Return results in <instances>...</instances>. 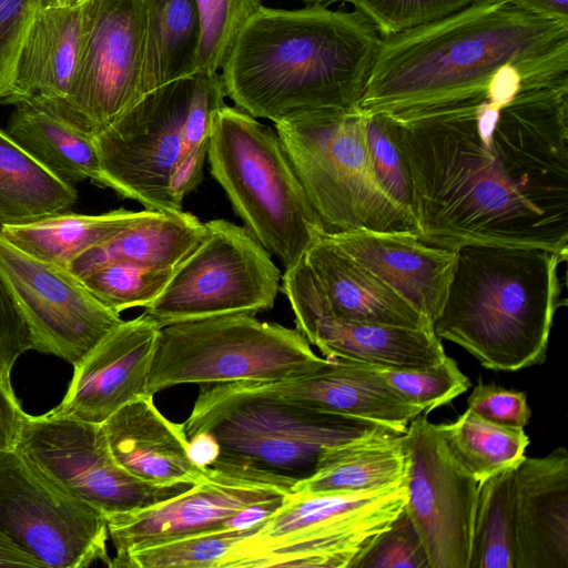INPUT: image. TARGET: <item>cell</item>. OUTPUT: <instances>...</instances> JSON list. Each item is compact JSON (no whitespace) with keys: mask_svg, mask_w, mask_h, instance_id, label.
I'll return each mask as SVG.
<instances>
[{"mask_svg":"<svg viewBox=\"0 0 568 568\" xmlns=\"http://www.w3.org/2000/svg\"><path fill=\"white\" fill-rule=\"evenodd\" d=\"M415 233L568 253V83L392 115Z\"/></svg>","mask_w":568,"mask_h":568,"instance_id":"obj_1","label":"cell"},{"mask_svg":"<svg viewBox=\"0 0 568 568\" xmlns=\"http://www.w3.org/2000/svg\"><path fill=\"white\" fill-rule=\"evenodd\" d=\"M568 83V22L475 0L382 38L358 109L405 115Z\"/></svg>","mask_w":568,"mask_h":568,"instance_id":"obj_2","label":"cell"},{"mask_svg":"<svg viewBox=\"0 0 568 568\" xmlns=\"http://www.w3.org/2000/svg\"><path fill=\"white\" fill-rule=\"evenodd\" d=\"M381 40L356 10L263 6L221 69L225 95L274 123L303 112L358 109Z\"/></svg>","mask_w":568,"mask_h":568,"instance_id":"obj_3","label":"cell"},{"mask_svg":"<svg viewBox=\"0 0 568 568\" xmlns=\"http://www.w3.org/2000/svg\"><path fill=\"white\" fill-rule=\"evenodd\" d=\"M565 261L537 247L459 246L434 333L488 369L515 372L542 364L560 306L558 270Z\"/></svg>","mask_w":568,"mask_h":568,"instance_id":"obj_4","label":"cell"},{"mask_svg":"<svg viewBox=\"0 0 568 568\" xmlns=\"http://www.w3.org/2000/svg\"><path fill=\"white\" fill-rule=\"evenodd\" d=\"M183 426L187 437L204 434L213 442L207 474L290 493L315 473L325 447L381 425L320 412L241 382L201 385Z\"/></svg>","mask_w":568,"mask_h":568,"instance_id":"obj_5","label":"cell"},{"mask_svg":"<svg viewBox=\"0 0 568 568\" xmlns=\"http://www.w3.org/2000/svg\"><path fill=\"white\" fill-rule=\"evenodd\" d=\"M220 73L195 72L140 99L94 138L102 186L144 210L179 212L171 178L180 159L210 140L214 113L225 105Z\"/></svg>","mask_w":568,"mask_h":568,"instance_id":"obj_6","label":"cell"},{"mask_svg":"<svg viewBox=\"0 0 568 568\" xmlns=\"http://www.w3.org/2000/svg\"><path fill=\"white\" fill-rule=\"evenodd\" d=\"M207 159L245 227L285 270L296 265L325 229L275 126L225 104L212 119Z\"/></svg>","mask_w":568,"mask_h":568,"instance_id":"obj_7","label":"cell"},{"mask_svg":"<svg viewBox=\"0 0 568 568\" xmlns=\"http://www.w3.org/2000/svg\"><path fill=\"white\" fill-rule=\"evenodd\" d=\"M274 126L326 233L358 229L415 232L413 216L375 175L363 111L303 112Z\"/></svg>","mask_w":568,"mask_h":568,"instance_id":"obj_8","label":"cell"},{"mask_svg":"<svg viewBox=\"0 0 568 568\" xmlns=\"http://www.w3.org/2000/svg\"><path fill=\"white\" fill-rule=\"evenodd\" d=\"M406 501L405 481L359 493H287L219 568H355Z\"/></svg>","mask_w":568,"mask_h":568,"instance_id":"obj_9","label":"cell"},{"mask_svg":"<svg viewBox=\"0 0 568 568\" xmlns=\"http://www.w3.org/2000/svg\"><path fill=\"white\" fill-rule=\"evenodd\" d=\"M327 363L296 329L233 314L160 329L148 394L184 384L276 382L313 373Z\"/></svg>","mask_w":568,"mask_h":568,"instance_id":"obj_10","label":"cell"},{"mask_svg":"<svg viewBox=\"0 0 568 568\" xmlns=\"http://www.w3.org/2000/svg\"><path fill=\"white\" fill-rule=\"evenodd\" d=\"M201 243L174 268L143 314L160 328L215 316L256 315L273 307L282 274L245 226L205 223Z\"/></svg>","mask_w":568,"mask_h":568,"instance_id":"obj_11","label":"cell"},{"mask_svg":"<svg viewBox=\"0 0 568 568\" xmlns=\"http://www.w3.org/2000/svg\"><path fill=\"white\" fill-rule=\"evenodd\" d=\"M0 531L42 567H108L105 516L61 490L14 448L0 453Z\"/></svg>","mask_w":568,"mask_h":568,"instance_id":"obj_12","label":"cell"},{"mask_svg":"<svg viewBox=\"0 0 568 568\" xmlns=\"http://www.w3.org/2000/svg\"><path fill=\"white\" fill-rule=\"evenodd\" d=\"M79 60L68 97L52 114L88 135L143 98V0H87Z\"/></svg>","mask_w":568,"mask_h":568,"instance_id":"obj_13","label":"cell"},{"mask_svg":"<svg viewBox=\"0 0 568 568\" xmlns=\"http://www.w3.org/2000/svg\"><path fill=\"white\" fill-rule=\"evenodd\" d=\"M13 448L105 518L150 507L190 487L154 485L130 475L113 458L101 424L26 414Z\"/></svg>","mask_w":568,"mask_h":568,"instance_id":"obj_14","label":"cell"},{"mask_svg":"<svg viewBox=\"0 0 568 568\" xmlns=\"http://www.w3.org/2000/svg\"><path fill=\"white\" fill-rule=\"evenodd\" d=\"M419 414L404 433L405 510L430 568H469L478 481L456 458L436 424Z\"/></svg>","mask_w":568,"mask_h":568,"instance_id":"obj_15","label":"cell"},{"mask_svg":"<svg viewBox=\"0 0 568 568\" xmlns=\"http://www.w3.org/2000/svg\"><path fill=\"white\" fill-rule=\"evenodd\" d=\"M0 265L39 352L74 366L123 322L67 270L33 258L1 237Z\"/></svg>","mask_w":568,"mask_h":568,"instance_id":"obj_16","label":"cell"},{"mask_svg":"<svg viewBox=\"0 0 568 568\" xmlns=\"http://www.w3.org/2000/svg\"><path fill=\"white\" fill-rule=\"evenodd\" d=\"M280 288L291 304L296 329L325 358L423 367L446 357L440 338L432 328L359 322L335 315L304 257L285 270Z\"/></svg>","mask_w":568,"mask_h":568,"instance_id":"obj_17","label":"cell"},{"mask_svg":"<svg viewBox=\"0 0 568 568\" xmlns=\"http://www.w3.org/2000/svg\"><path fill=\"white\" fill-rule=\"evenodd\" d=\"M207 474V473H206ZM287 493L271 486L239 483L217 475L182 493L131 513L106 518L115 556L110 568L131 552L182 537L223 528L254 507L277 508Z\"/></svg>","mask_w":568,"mask_h":568,"instance_id":"obj_18","label":"cell"},{"mask_svg":"<svg viewBox=\"0 0 568 568\" xmlns=\"http://www.w3.org/2000/svg\"><path fill=\"white\" fill-rule=\"evenodd\" d=\"M160 327L143 313L123 321L73 366L61 403L48 414L102 424L148 394Z\"/></svg>","mask_w":568,"mask_h":568,"instance_id":"obj_19","label":"cell"},{"mask_svg":"<svg viewBox=\"0 0 568 568\" xmlns=\"http://www.w3.org/2000/svg\"><path fill=\"white\" fill-rule=\"evenodd\" d=\"M326 235L433 324L446 300L457 248L427 244L410 231L358 229Z\"/></svg>","mask_w":568,"mask_h":568,"instance_id":"obj_20","label":"cell"},{"mask_svg":"<svg viewBox=\"0 0 568 568\" xmlns=\"http://www.w3.org/2000/svg\"><path fill=\"white\" fill-rule=\"evenodd\" d=\"M516 568H568V452L515 469Z\"/></svg>","mask_w":568,"mask_h":568,"instance_id":"obj_21","label":"cell"},{"mask_svg":"<svg viewBox=\"0 0 568 568\" xmlns=\"http://www.w3.org/2000/svg\"><path fill=\"white\" fill-rule=\"evenodd\" d=\"M263 389L310 408L367 420L404 434L425 409L397 395L368 363L327 358L320 369L276 382H255Z\"/></svg>","mask_w":568,"mask_h":568,"instance_id":"obj_22","label":"cell"},{"mask_svg":"<svg viewBox=\"0 0 568 568\" xmlns=\"http://www.w3.org/2000/svg\"><path fill=\"white\" fill-rule=\"evenodd\" d=\"M83 3L40 7L18 52L0 102L54 112L68 97L83 34Z\"/></svg>","mask_w":568,"mask_h":568,"instance_id":"obj_23","label":"cell"},{"mask_svg":"<svg viewBox=\"0 0 568 568\" xmlns=\"http://www.w3.org/2000/svg\"><path fill=\"white\" fill-rule=\"evenodd\" d=\"M101 426L115 462L142 481L192 486L207 477L191 457L183 424L168 419L152 395L124 405Z\"/></svg>","mask_w":568,"mask_h":568,"instance_id":"obj_24","label":"cell"},{"mask_svg":"<svg viewBox=\"0 0 568 568\" xmlns=\"http://www.w3.org/2000/svg\"><path fill=\"white\" fill-rule=\"evenodd\" d=\"M303 257L335 315L352 321L433 329L432 322L422 312L345 253L325 232L312 242Z\"/></svg>","mask_w":568,"mask_h":568,"instance_id":"obj_25","label":"cell"},{"mask_svg":"<svg viewBox=\"0 0 568 568\" xmlns=\"http://www.w3.org/2000/svg\"><path fill=\"white\" fill-rule=\"evenodd\" d=\"M404 434L377 426L323 449L315 473L292 491L359 493L405 481ZM291 493V491H290Z\"/></svg>","mask_w":568,"mask_h":568,"instance_id":"obj_26","label":"cell"},{"mask_svg":"<svg viewBox=\"0 0 568 568\" xmlns=\"http://www.w3.org/2000/svg\"><path fill=\"white\" fill-rule=\"evenodd\" d=\"M205 233V223L192 213L150 211L123 232L80 254L67 271L81 280L111 262L174 270Z\"/></svg>","mask_w":568,"mask_h":568,"instance_id":"obj_27","label":"cell"},{"mask_svg":"<svg viewBox=\"0 0 568 568\" xmlns=\"http://www.w3.org/2000/svg\"><path fill=\"white\" fill-rule=\"evenodd\" d=\"M149 212L121 207L89 215L68 211L28 224L0 226V237L33 258L67 270L80 254L123 232Z\"/></svg>","mask_w":568,"mask_h":568,"instance_id":"obj_28","label":"cell"},{"mask_svg":"<svg viewBox=\"0 0 568 568\" xmlns=\"http://www.w3.org/2000/svg\"><path fill=\"white\" fill-rule=\"evenodd\" d=\"M7 133L44 168L73 184L91 180L102 186V174L94 138L57 115L18 104Z\"/></svg>","mask_w":568,"mask_h":568,"instance_id":"obj_29","label":"cell"},{"mask_svg":"<svg viewBox=\"0 0 568 568\" xmlns=\"http://www.w3.org/2000/svg\"><path fill=\"white\" fill-rule=\"evenodd\" d=\"M78 193L0 129V226L22 225L68 212Z\"/></svg>","mask_w":568,"mask_h":568,"instance_id":"obj_30","label":"cell"},{"mask_svg":"<svg viewBox=\"0 0 568 568\" xmlns=\"http://www.w3.org/2000/svg\"><path fill=\"white\" fill-rule=\"evenodd\" d=\"M143 97L196 71L201 21L195 0H143Z\"/></svg>","mask_w":568,"mask_h":568,"instance_id":"obj_31","label":"cell"},{"mask_svg":"<svg viewBox=\"0 0 568 568\" xmlns=\"http://www.w3.org/2000/svg\"><path fill=\"white\" fill-rule=\"evenodd\" d=\"M436 426L453 454L478 483L517 466L529 445L524 428L488 422L469 409L456 420Z\"/></svg>","mask_w":568,"mask_h":568,"instance_id":"obj_32","label":"cell"},{"mask_svg":"<svg viewBox=\"0 0 568 568\" xmlns=\"http://www.w3.org/2000/svg\"><path fill=\"white\" fill-rule=\"evenodd\" d=\"M516 467L478 484L469 568H516Z\"/></svg>","mask_w":568,"mask_h":568,"instance_id":"obj_33","label":"cell"},{"mask_svg":"<svg viewBox=\"0 0 568 568\" xmlns=\"http://www.w3.org/2000/svg\"><path fill=\"white\" fill-rule=\"evenodd\" d=\"M262 521L248 528L205 531L143 548L128 555L118 568H219L231 548L257 530Z\"/></svg>","mask_w":568,"mask_h":568,"instance_id":"obj_34","label":"cell"},{"mask_svg":"<svg viewBox=\"0 0 568 568\" xmlns=\"http://www.w3.org/2000/svg\"><path fill=\"white\" fill-rule=\"evenodd\" d=\"M173 271L111 262L79 281L102 305L120 314L128 308L150 305L162 293Z\"/></svg>","mask_w":568,"mask_h":568,"instance_id":"obj_35","label":"cell"},{"mask_svg":"<svg viewBox=\"0 0 568 568\" xmlns=\"http://www.w3.org/2000/svg\"><path fill=\"white\" fill-rule=\"evenodd\" d=\"M369 366L397 395L422 406L426 414L452 402L471 386L456 361L447 355L423 367Z\"/></svg>","mask_w":568,"mask_h":568,"instance_id":"obj_36","label":"cell"},{"mask_svg":"<svg viewBox=\"0 0 568 568\" xmlns=\"http://www.w3.org/2000/svg\"><path fill=\"white\" fill-rule=\"evenodd\" d=\"M201 40L196 71L220 73L246 22L263 7L262 0H195Z\"/></svg>","mask_w":568,"mask_h":568,"instance_id":"obj_37","label":"cell"},{"mask_svg":"<svg viewBox=\"0 0 568 568\" xmlns=\"http://www.w3.org/2000/svg\"><path fill=\"white\" fill-rule=\"evenodd\" d=\"M365 114L366 140L375 175L386 193L412 216L410 173L390 114ZM414 219V217H413Z\"/></svg>","mask_w":568,"mask_h":568,"instance_id":"obj_38","label":"cell"},{"mask_svg":"<svg viewBox=\"0 0 568 568\" xmlns=\"http://www.w3.org/2000/svg\"><path fill=\"white\" fill-rule=\"evenodd\" d=\"M475 0H351L382 38L448 17Z\"/></svg>","mask_w":568,"mask_h":568,"instance_id":"obj_39","label":"cell"},{"mask_svg":"<svg viewBox=\"0 0 568 568\" xmlns=\"http://www.w3.org/2000/svg\"><path fill=\"white\" fill-rule=\"evenodd\" d=\"M355 568H430L423 540L405 507Z\"/></svg>","mask_w":568,"mask_h":568,"instance_id":"obj_40","label":"cell"},{"mask_svg":"<svg viewBox=\"0 0 568 568\" xmlns=\"http://www.w3.org/2000/svg\"><path fill=\"white\" fill-rule=\"evenodd\" d=\"M37 342L0 265V382L11 384V371Z\"/></svg>","mask_w":568,"mask_h":568,"instance_id":"obj_41","label":"cell"},{"mask_svg":"<svg viewBox=\"0 0 568 568\" xmlns=\"http://www.w3.org/2000/svg\"><path fill=\"white\" fill-rule=\"evenodd\" d=\"M467 409L488 422L509 427L525 428L531 417L525 392L495 383L479 382L468 396Z\"/></svg>","mask_w":568,"mask_h":568,"instance_id":"obj_42","label":"cell"},{"mask_svg":"<svg viewBox=\"0 0 568 568\" xmlns=\"http://www.w3.org/2000/svg\"><path fill=\"white\" fill-rule=\"evenodd\" d=\"M40 7V0H0V100L9 85L23 38Z\"/></svg>","mask_w":568,"mask_h":568,"instance_id":"obj_43","label":"cell"},{"mask_svg":"<svg viewBox=\"0 0 568 568\" xmlns=\"http://www.w3.org/2000/svg\"><path fill=\"white\" fill-rule=\"evenodd\" d=\"M209 141L189 151L174 168L171 178V195L179 210H182L184 197L194 191L202 181Z\"/></svg>","mask_w":568,"mask_h":568,"instance_id":"obj_44","label":"cell"},{"mask_svg":"<svg viewBox=\"0 0 568 568\" xmlns=\"http://www.w3.org/2000/svg\"><path fill=\"white\" fill-rule=\"evenodd\" d=\"M24 415L11 384L0 382V453L14 447Z\"/></svg>","mask_w":568,"mask_h":568,"instance_id":"obj_45","label":"cell"},{"mask_svg":"<svg viewBox=\"0 0 568 568\" xmlns=\"http://www.w3.org/2000/svg\"><path fill=\"white\" fill-rule=\"evenodd\" d=\"M508 4L528 13L568 22V0H488Z\"/></svg>","mask_w":568,"mask_h":568,"instance_id":"obj_46","label":"cell"},{"mask_svg":"<svg viewBox=\"0 0 568 568\" xmlns=\"http://www.w3.org/2000/svg\"><path fill=\"white\" fill-rule=\"evenodd\" d=\"M0 567H42V565L0 531Z\"/></svg>","mask_w":568,"mask_h":568,"instance_id":"obj_47","label":"cell"},{"mask_svg":"<svg viewBox=\"0 0 568 568\" xmlns=\"http://www.w3.org/2000/svg\"><path fill=\"white\" fill-rule=\"evenodd\" d=\"M41 7H74L84 3L87 0H40Z\"/></svg>","mask_w":568,"mask_h":568,"instance_id":"obj_48","label":"cell"},{"mask_svg":"<svg viewBox=\"0 0 568 568\" xmlns=\"http://www.w3.org/2000/svg\"><path fill=\"white\" fill-rule=\"evenodd\" d=\"M300 1L306 2L308 4H313V3L324 4V3H333V2H351V0H300Z\"/></svg>","mask_w":568,"mask_h":568,"instance_id":"obj_49","label":"cell"}]
</instances>
